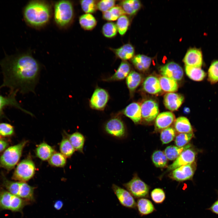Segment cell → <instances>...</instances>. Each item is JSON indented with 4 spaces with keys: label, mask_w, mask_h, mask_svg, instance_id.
<instances>
[{
    "label": "cell",
    "mask_w": 218,
    "mask_h": 218,
    "mask_svg": "<svg viewBox=\"0 0 218 218\" xmlns=\"http://www.w3.org/2000/svg\"><path fill=\"white\" fill-rule=\"evenodd\" d=\"M3 82L0 89L6 87L10 92L22 93L34 92L39 78L40 66L37 61L27 54L5 56L0 61Z\"/></svg>",
    "instance_id": "6da1fadb"
},
{
    "label": "cell",
    "mask_w": 218,
    "mask_h": 218,
    "mask_svg": "<svg viewBox=\"0 0 218 218\" xmlns=\"http://www.w3.org/2000/svg\"><path fill=\"white\" fill-rule=\"evenodd\" d=\"M50 15L49 7L46 3L34 2L28 4L24 11V18L29 24L34 26H40L49 20Z\"/></svg>",
    "instance_id": "7a4b0ae2"
},
{
    "label": "cell",
    "mask_w": 218,
    "mask_h": 218,
    "mask_svg": "<svg viewBox=\"0 0 218 218\" xmlns=\"http://www.w3.org/2000/svg\"><path fill=\"white\" fill-rule=\"evenodd\" d=\"M27 143V141L24 140L7 149L0 158L1 165L8 169L13 168L20 159L23 150Z\"/></svg>",
    "instance_id": "3957f363"
},
{
    "label": "cell",
    "mask_w": 218,
    "mask_h": 218,
    "mask_svg": "<svg viewBox=\"0 0 218 218\" xmlns=\"http://www.w3.org/2000/svg\"><path fill=\"white\" fill-rule=\"evenodd\" d=\"M29 201L13 194L8 191L0 193V209L20 212Z\"/></svg>",
    "instance_id": "277c9868"
},
{
    "label": "cell",
    "mask_w": 218,
    "mask_h": 218,
    "mask_svg": "<svg viewBox=\"0 0 218 218\" xmlns=\"http://www.w3.org/2000/svg\"><path fill=\"white\" fill-rule=\"evenodd\" d=\"M73 13L72 4L69 1H60L55 5V20L61 26H64L68 24L73 18Z\"/></svg>",
    "instance_id": "5b68a950"
},
{
    "label": "cell",
    "mask_w": 218,
    "mask_h": 218,
    "mask_svg": "<svg viewBox=\"0 0 218 218\" xmlns=\"http://www.w3.org/2000/svg\"><path fill=\"white\" fill-rule=\"evenodd\" d=\"M123 185L135 198L147 197L149 196V186L136 174Z\"/></svg>",
    "instance_id": "8992f818"
},
{
    "label": "cell",
    "mask_w": 218,
    "mask_h": 218,
    "mask_svg": "<svg viewBox=\"0 0 218 218\" xmlns=\"http://www.w3.org/2000/svg\"><path fill=\"white\" fill-rule=\"evenodd\" d=\"M35 172V166L33 161L29 159H26L18 165L12 178L18 181L25 182L33 177Z\"/></svg>",
    "instance_id": "52a82bcc"
},
{
    "label": "cell",
    "mask_w": 218,
    "mask_h": 218,
    "mask_svg": "<svg viewBox=\"0 0 218 218\" xmlns=\"http://www.w3.org/2000/svg\"><path fill=\"white\" fill-rule=\"evenodd\" d=\"M112 188L122 206L129 208H136V202L133 196L127 190L115 184L112 185Z\"/></svg>",
    "instance_id": "ba28073f"
},
{
    "label": "cell",
    "mask_w": 218,
    "mask_h": 218,
    "mask_svg": "<svg viewBox=\"0 0 218 218\" xmlns=\"http://www.w3.org/2000/svg\"><path fill=\"white\" fill-rule=\"evenodd\" d=\"M195 162L192 164L180 167L173 170L170 177L179 182L191 180L196 170Z\"/></svg>",
    "instance_id": "9c48e42d"
},
{
    "label": "cell",
    "mask_w": 218,
    "mask_h": 218,
    "mask_svg": "<svg viewBox=\"0 0 218 218\" xmlns=\"http://www.w3.org/2000/svg\"><path fill=\"white\" fill-rule=\"evenodd\" d=\"M141 109L142 118L148 122L153 121L159 113L158 104L152 99L144 101L141 105Z\"/></svg>",
    "instance_id": "30bf717a"
},
{
    "label": "cell",
    "mask_w": 218,
    "mask_h": 218,
    "mask_svg": "<svg viewBox=\"0 0 218 218\" xmlns=\"http://www.w3.org/2000/svg\"><path fill=\"white\" fill-rule=\"evenodd\" d=\"M17 92H10L7 96H4L0 94V119L5 118L4 110L7 107H14L32 116L34 115L30 112L22 108L17 101L15 96Z\"/></svg>",
    "instance_id": "8fae6325"
},
{
    "label": "cell",
    "mask_w": 218,
    "mask_h": 218,
    "mask_svg": "<svg viewBox=\"0 0 218 218\" xmlns=\"http://www.w3.org/2000/svg\"><path fill=\"white\" fill-rule=\"evenodd\" d=\"M196 154V152L190 147L184 150L168 167V170H173L181 166L193 163L195 162Z\"/></svg>",
    "instance_id": "7c38bea8"
},
{
    "label": "cell",
    "mask_w": 218,
    "mask_h": 218,
    "mask_svg": "<svg viewBox=\"0 0 218 218\" xmlns=\"http://www.w3.org/2000/svg\"><path fill=\"white\" fill-rule=\"evenodd\" d=\"M109 97L108 94L105 90L97 88L94 91L90 99V106L94 109L103 110L106 106Z\"/></svg>",
    "instance_id": "4fadbf2b"
},
{
    "label": "cell",
    "mask_w": 218,
    "mask_h": 218,
    "mask_svg": "<svg viewBox=\"0 0 218 218\" xmlns=\"http://www.w3.org/2000/svg\"><path fill=\"white\" fill-rule=\"evenodd\" d=\"M160 72L163 76L172 79L176 81H180L183 77L182 68L177 64L171 62L162 66Z\"/></svg>",
    "instance_id": "5bb4252c"
},
{
    "label": "cell",
    "mask_w": 218,
    "mask_h": 218,
    "mask_svg": "<svg viewBox=\"0 0 218 218\" xmlns=\"http://www.w3.org/2000/svg\"><path fill=\"white\" fill-rule=\"evenodd\" d=\"M105 128L107 133L117 137H122L125 134L124 124L118 118H114L110 120L106 124Z\"/></svg>",
    "instance_id": "9a60e30c"
},
{
    "label": "cell",
    "mask_w": 218,
    "mask_h": 218,
    "mask_svg": "<svg viewBox=\"0 0 218 218\" xmlns=\"http://www.w3.org/2000/svg\"><path fill=\"white\" fill-rule=\"evenodd\" d=\"M183 61L186 66L201 68L203 64L201 51L196 48L189 49L185 55Z\"/></svg>",
    "instance_id": "2e32d148"
},
{
    "label": "cell",
    "mask_w": 218,
    "mask_h": 218,
    "mask_svg": "<svg viewBox=\"0 0 218 218\" xmlns=\"http://www.w3.org/2000/svg\"><path fill=\"white\" fill-rule=\"evenodd\" d=\"M184 100L182 95L173 92L166 94L164 96V102L165 107L173 111L177 110L182 105Z\"/></svg>",
    "instance_id": "e0dca14e"
},
{
    "label": "cell",
    "mask_w": 218,
    "mask_h": 218,
    "mask_svg": "<svg viewBox=\"0 0 218 218\" xmlns=\"http://www.w3.org/2000/svg\"><path fill=\"white\" fill-rule=\"evenodd\" d=\"M143 88L145 91L152 94H157L162 91L159 79L153 76H149L145 79Z\"/></svg>",
    "instance_id": "ac0fdd59"
},
{
    "label": "cell",
    "mask_w": 218,
    "mask_h": 218,
    "mask_svg": "<svg viewBox=\"0 0 218 218\" xmlns=\"http://www.w3.org/2000/svg\"><path fill=\"white\" fill-rule=\"evenodd\" d=\"M123 113L135 124L139 123L141 121V106L138 103L133 102L130 104L124 109Z\"/></svg>",
    "instance_id": "d6986e66"
},
{
    "label": "cell",
    "mask_w": 218,
    "mask_h": 218,
    "mask_svg": "<svg viewBox=\"0 0 218 218\" xmlns=\"http://www.w3.org/2000/svg\"><path fill=\"white\" fill-rule=\"evenodd\" d=\"M175 119L174 115L172 112L166 111L161 112L156 118L155 125L158 129H164L169 127Z\"/></svg>",
    "instance_id": "ffe728a7"
},
{
    "label": "cell",
    "mask_w": 218,
    "mask_h": 218,
    "mask_svg": "<svg viewBox=\"0 0 218 218\" xmlns=\"http://www.w3.org/2000/svg\"><path fill=\"white\" fill-rule=\"evenodd\" d=\"M118 58L124 61L132 59L134 57V49L130 44H125L116 49H111Z\"/></svg>",
    "instance_id": "44dd1931"
},
{
    "label": "cell",
    "mask_w": 218,
    "mask_h": 218,
    "mask_svg": "<svg viewBox=\"0 0 218 218\" xmlns=\"http://www.w3.org/2000/svg\"><path fill=\"white\" fill-rule=\"evenodd\" d=\"M131 61L137 69L140 71H144L148 70L150 67L151 59L146 55L139 54L134 56Z\"/></svg>",
    "instance_id": "7402d4cb"
},
{
    "label": "cell",
    "mask_w": 218,
    "mask_h": 218,
    "mask_svg": "<svg viewBox=\"0 0 218 218\" xmlns=\"http://www.w3.org/2000/svg\"><path fill=\"white\" fill-rule=\"evenodd\" d=\"M129 63L126 61H123L115 73L107 79L108 81L121 80L127 77L130 70Z\"/></svg>",
    "instance_id": "603a6c76"
},
{
    "label": "cell",
    "mask_w": 218,
    "mask_h": 218,
    "mask_svg": "<svg viewBox=\"0 0 218 218\" xmlns=\"http://www.w3.org/2000/svg\"><path fill=\"white\" fill-rule=\"evenodd\" d=\"M120 6L125 14L133 15L140 9L141 3L139 0H126L122 1L120 2Z\"/></svg>",
    "instance_id": "cb8c5ba5"
},
{
    "label": "cell",
    "mask_w": 218,
    "mask_h": 218,
    "mask_svg": "<svg viewBox=\"0 0 218 218\" xmlns=\"http://www.w3.org/2000/svg\"><path fill=\"white\" fill-rule=\"evenodd\" d=\"M54 152V148L44 142L39 144L35 150L37 156L43 161L49 160Z\"/></svg>",
    "instance_id": "d4e9b609"
},
{
    "label": "cell",
    "mask_w": 218,
    "mask_h": 218,
    "mask_svg": "<svg viewBox=\"0 0 218 218\" xmlns=\"http://www.w3.org/2000/svg\"><path fill=\"white\" fill-rule=\"evenodd\" d=\"M136 207L141 216L149 214L155 210L151 201L144 198H140L137 200Z\"/></svg>",
    "instance_id": "484cf974"
},
{
    "label": "cell",
    "mask_w": 218,
    "mask_h": 218,
    "mask_svg": "<svg viewBox=\"0 0 218 218\" xmlns=\"http://www.w3.org/2000/svg\"><path fill=\"white\" fill-rule=\"evenodd\" d=\"M174 128L176 131L180 133H193V129L188 119L184 117L177 118L175 121Z\"/></svg>",
    "instance_id": "4316f807"
},
{
    "label": "cell",
    "mask_w": 218,
    "mask_h": 218,
    "mask_svg": "<svg viewBox=\"0 0 218 218\" xmlns=\"http://www.w3.org/2000/svg\"><path fill=\"white\" fill-rule=\"evenodd\" d=\"M67 135V138L75 150L83 153L85 142L84 136L78 132Z\"/></svg>",
    "instance_id": "83f0119b"
},
{
    "label": "cell",
    "mask_w": 218,
    "mask_h": 218,
    "mask_svg": "<svg viewBox=\"0 0 218 218\" xmlns=\"http://www.w3.org/2000/svg\"><path fill=\"white\" fill-rule=\"evenodd\" d=\"M142 78L140 74L132 71L126 77V82L130 94H132L140 84Z\"/></svg>",
    "instance_id": "f1b7e54d"
},
{
    "label": "cell",
    "mask_w": 218,
    "mask_h": 218,
    "mask_svg": "<svg viewBox=\"0 0 218 218\" xmlns=\"http://www.w3.org/2000/svg\"><path fill=\"white\" fill-rule=\"evenodd\" d=\"M191 147V145L188 144L182 147L171 145L167 147L165 150L164 154L167 159L171 160H176L183 151Z\"/></svg>",
    "instance_id": "f546056e"
},
{
    "label": "cell",
    "mask_w": 218,
    "mask_h": 218,
    "mask_svg": "<svg viewBox=\"0 0 218 218\" xmlns=\"http://www.w3.org/2000/svg\"><path fill=\"white\" fill-rule=\"evenodd\" d=\"M185 71L187 75L190 79L196 81L203 80L206 75L201 68L186 66Z\"/></svg>",
    "instance_id": "4dcf8cb0"
},
{
    "label": "cell",
    "mask_w": 218,
    "mask_h": 218,
    "mask_svg": "<svg viewBox=\"0 0 218 218\" xmlns=\"http://www.w3.org/2000/svg\"><path fill=\"white\" fill-rule=\"evenodd\" d=\"M159 79L161 88L164 91L170 93L177 91L178 86L176 81L163 76L160 77Z\"/></svg>",
    "instance_id": "1f68e13d"
},
{
    "label": "cell",
    "mask_w": 218,
    "mask_h": 218,
    "mask_svg": "<svg viewBox=\"0 0 218 218\" xmlns=\"http://www.w3.org/2000/svg\"><path fill=\"white\" fill-rule=\"evenodd\" d=\"M81 27L87 30L94 29L97 25V21L95 17L91 14L86 13L81 15L79 19Z\"/></svg>",
    "instance_id": "d6a6232c"
},
{
    "label": "cell",
    "mask_w": 218,
    "mask_h": 218,
    "mask_svg": "<svg viewBox=\"0 0 218 218\" xmlns=\"http://www.w3.org/2000/svg\"><path fill=\"white\" fill-rule=\"evenodd\" d=\"M125 13L120 6H114L108 10L104 12L103 18L108 21H114L117 20Z\"/></svg>",
    "instance_id": "836d02e7"
},
{
    "label": "cell",
    "mask_w": 218,
    "mask_h": 218,
    "mask_svg": "<svg viewBox=\"0 0 218 218\" xmlns=\"http://www.w3.org/2000/svg\"><path fill=\"white\" fill-rule=\"evenodd\" d=\"M152 160L157 167L163 168L166 167L167 163V159L163 152L157 150L154 152L152 156Z\"/></svg>",
    "instance_id": "e575fe53"
},
{
    "label": "cell",
    "mask_w": 218,
    "mask_h": 218,
    "mask_svg": "<svg viewBox=\"0 0 218 218\" xmlns=\"http://www.w3.org/2000/svg\"><path fill=\"white\" fill-rule=\"evenodd\" d=\"M59 148L61 153L67 157H71L75 150L68 139L64 137L60 143Z\"/></svg>",
    "instance_id": "d590c367"
},
{
    "label": "cell",
    "mask_w": 218,
    "mask_h": 218,
    "mask_svg": "<svg viewBox=\"0 0 218 218\" xmlns=\"http://www.w3.org/2000/svg\"><path fill=\"white\" fill-rule=\"evenodd\" d=\"M208 80L211 84L218 82V60L213 61L208 70Z\"/></svg>",
    "instance_id": "8d00e7d4"
},
{
    "label": "cell",
    "mask_w": 218,
    "mask_h": 218,
    "mask_svg": "<svg viewBox=\"0 0 218 218\" xmlns=\"http://www.w3.org/2000/svg\"><path fill=\"white\" fill-rule=\"evenodd\" d=\"M49 163L54 167H63L66 164V157L61 153H54L49 159Z\"/></svg>",
    "instance_id": "74e56055"
},
{
    "label": "cell",
    "mask_w": 218,
    "mask_h": 218,
    "mask_svg": "<svg viewBox=\"0 0 218 218\" xmlns=\"http://www.w3.org/2000/svg\"><path fill=\"white\" fill-rule=\"evenodd\" d=\"M130 21L128 17L125 15H123L119 17L117 20L116 25L118 31L121 35H124L127 32L129 25Z\"/></svg>",
    "instance_id": "f35d334b"
},
{
    "label": "cell",
    "mask_w": 218,
    "mask_h": 218,
    "mask_svg": "<svg viewBox=\"0 0 218 218\" xmlns=\"http://www.w3.org/2000/svg\"><path fill=\"white\" fill-rule=\"evenodd\" d=\"M175 136V129L173 127H169L161 131L160 138L163 144H167L172 141Z\"/></svg>",
    "instance_id": "ab89813d"
},
{
    "label": "cell",
    "mask_w": 218,
    "mask_h": 218,
    "mask_svg": "<svg viewBox=\"0 0 218 218\" xmlns=\"http://www.w3.org/2000/svg\"><path fill=\"white\" fill-rule=\"evenodd\" d=\"M117 29L116 25L112 22H108L104 24L102 28V32L105 37L111 38L116 35Z\"/></svg>",
    "instance_id": "60d3db41"
},
{
    "label": "cell",
    "mask_w": 218,
    "mask_h": 218,
    "mask_svg": "<svg viewBox=\"0 0 218 218\" xmlns=\"http://www.w3.org/2000/svg\"><path fill=\"white\" fill-rule=\"evenodd\" d=\"M97 1L94 0H83L80 1L82 10L86 13L91 14L94 12L97 8Z\"/></svg>",
    "instance_id": "b9f144b4"
},
{
    "label": "cell",
    "mask_w": 218,
    "mask_h": 218,
    "mask_svg": "<svg viewBox=\"0 0 218 218\" xmlns=\"http://www.w3.org/2000/svg\"><path fill=\"white\" fill-rule=\"evenodd\" d=\"M193 136V132L189 133H180L175 137V144L178 147H183L187 144Z\"/></svg>",
    "instance_id": "7bdbcfd3"
},
{
    "label": "cell",
    "mask_w": 218,
    "mask_h": 218,
    "mask_svg": "<svg viewBox=\"0 0 218 218\" xmlns=\"http://www.w3.org/2000/svg\"><path fill=\"white\" fill-rule=\"evenodd\" d=\"M150 196L153 201L156 203H162L165 199V194L163 189L156 188L151 192Z\"/></svg>",
    "instance_id": "ee69618b"
},
{
    "label": "cell",
    "mask_w": 218,
    "mask_h": 218,
    "mask_svg": "<svg viewBox=\"0 0 218 218\" xmlns=\"http://www.w3.org/2000/svg\"><path fill=\"white\" fill-rule=\"evenodd\" d=\"M116 1L114 0H103L97 3V8L103 12L107 11L115 6Z\"/></svg>",
    "instance_id": "f6af8a7d"
},
{
    "label": "cell",
    "mask_w": 218,
    "mask_h": 218,
    "mask_svg": "<svg viewBox=\"0 0 218 218\" xmlns=\"http://www.w3.org/2000/svg\"><path fill=\"white\" fill-rule=\"evenodd\" d=\"M14 131L13 127L6 123H0V135L3 137L9 136Z\"/></svg>",
    "instance_id": "bcb514c9"
},
{
    "label": "cell",
    "mask_w": 218,
    "mask_h": 218,
    "mask_svg": "<svg viewBox=\"0 0 218 218\" xmlns=\"http://www.w3.org/2000/svg\"><path fill=\"white\" fill-rule=\"evenodd\" d=\"M213 213L218 214V200L215 201L210 207L207 209Z\"/></svg>",
    "instance_id": "7dc6e473"
},
{
    "label": "cell",
    "mask_w": 218,
    "mask_h": 218,
    "mask_svg": "<svg viewBox=\"0 0 218 218\" xmlns=\"http://www.w3.org/2000/svg\"><path fill=\"white\" fill-rule=\"evenodd\" d=\"M8 146V143L6 141L0 138V152L5 149Z\"/></svg>",
    "instance_id": "c3c4849f"
},
{
    "label": "cell",
    "mask_w": 218,
    "mask_h": 218,
    "mask_svg": "<svg viewBox=\"0 0 218 218\" xmlns=\"http://www.w3.org/2000/svg\"><path fill=\"white\" fill-rule=\"evenodd\" d=\"M62 202L60 201H58L55 203L54 206L56 209L59 210L62 207Z\"/></svg>",
    "instance_id": "681fc988"
},
{
    "label": "cell",
    "mask_w": 218,
    "mask_h": 218,
    "mask_svg": "<svg viewBox=\"0 0 218 218\" xmlns=\"http://www.w3.org/2000/svg\"><path fill=\"white\" fill-rule=\"evenodd\" d=\"M183 112L185 114H189L190 111L189 108L187 107H185L183 110Z\"/></svg>",
    "instance_id": "f907efd6"
},
{
    "label": "cell",
    "mask_w": 218,
    "mask_h": 218,
    "mask_svg": "<svg viewBox=\"0 0 218 218\" xmlns=\"http://www.w3.org/2000/svg\"><path fill=\"white\" fill-rule=\"evenodd\" d=\"M217 194H218V191H217Z\"/></svg>",
    "instance_id": "816d5d0a"
}]
</instances>
